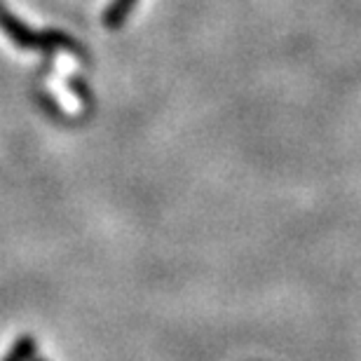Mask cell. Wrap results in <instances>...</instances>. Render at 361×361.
Listing matches in <instances>:
<instances>
[{"label": "cell", "mask_w": 361, "mask_h": 361, "mask_svg": "<svg viewBox=\"0 0 361 361\" xmlns=\"http://www.w3.org/2000/svg\"><path fill=\"white\" fill-rule=\"evenodd\" d=\"M0 31L21 49H47V52H54V49H71V52H75V54H82L80 45H78L71 35H66L63 31H54V28L33 31L26 21H21L17 14H12L7 10V5L3 0H0Z\"/></svg>", "instance_id": "6da1fadb"}, {"label": "cell", "mask_w": 361, "mask_h": 361, "mask_svg": "<svg viewBox=\"0 0 361 361\" xmlns=\"http://www.w3.org/2000/svg\"><path fill=\"white\" fill-rule=\"evenodd\" d=\"M33 355H35V341L31 336H21L19 341H14V345L3 361H31Z\"/></svg>", "instance_id": "3957f363"}, {"label": "cell", "mask_w": 361, "mask_h": 361, "mask_svg": "<svg viewBox=\"0 0 361 361\" xmlns=\"http://www.w3.org/2000/svg\"><path fill=\"white\" fill-rule=\"evenodd\" d=\"M35 361H42V359H35Z\"/></svg>", "instance_id": "277c9868"}, {"label": "cell", "mask_w": 361, "mask_h": 361, "mask_svg": "<svg viewBox=\"0 0 361 361\" xmlns=\"http://www.w3.org/2000/svg\"><path fill=\"white\" fill-rule=\"evenodd\" d=\"M136 3H139V0H111L104 10V17H101L104 26L111 28V31H118V28L129 19V14H132Z\"/></svg>", "instance_id": "7a4b0ae2"}]
</instances>
